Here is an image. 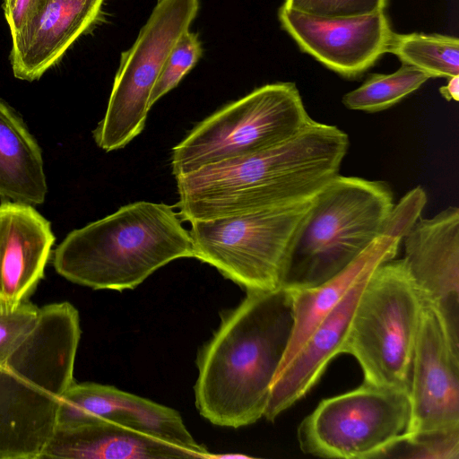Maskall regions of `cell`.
Returning a JSON list of instances; mask_svg holds the SVG:
<instances>
[{
    "instance_id": "obj_1",
    "label": "cell",
    "mask_w": 459,
    "mask_h": 459,
    "mask_svg": "<svg viewBox=\"0 0 459 459\" xmlns=\"http://www.w3.org/2000/svg\"><path fill=\"white\" fill-rule=\"evenodd\" d=\"M348 147L345 132L311 119L273 148L176 177L178 215L192 222L310 201L339 175Z\"/></svg>"
},
{
    "instance_id": "obj_2",
    "label": "cell",
    "mask_w": 459,
    "mask_h": 459,
    "mask_svg": "<svg viewBox=\"0 0 459 459\" xmlns=\"http://www.w3.org/2000/svg\"><path fill=\"white\" fill-rule=\"evenodd\" d=\"M247 293L221 315L218 329L197 357L195 406L221 427L238 429L264 417L292 330L287 289Z\"/></svg>"
},
{
    "instance_id": "obj_3",
    "label": "cell",
    "mask_w": 459,
    "mask_h": 459,
    "mask_svg": "<svg viewBox=\"0 0 459 459\" xmlns=\"http://www.w3.org/2000/svg\"><path fill=\"white\" fill-rule=\"evenodd\" d=\"M80 337L71 303L45 305L28 340L0 366V459H40L60 398L74 382Z\"/></svg>"
},
{
    "instance_id": "obj_4",
    "label": "cell",
    "mask_w": 459,
    "mask_h": 459,
    "mask_svg": "<svg viewBox=\"0 0 459 459\" xmlns=\"http://www.w3.org/2000/svg\"><path fill=\"white\" fill-rule=\"evenodd\" d=\"M194 256L190 233L173 206L139 201L71 231L52 262L71 282L121 291L173 260Z\"/></svg>"
},
{
    "instance_id": "obj_5",
    "label": "cell",
    "mask_w": 459,
    "mask_h": 459,
    "mask_svg": "<svg viewBox=\"0 0 459 459\" xmlns=\"http://www.w3.org/2000/svg\"><path fill=\"white\" fill-rule=\"evenodd\" d=\"M394 206L386 182L337 175L313 199L281 287H315L341 273L382 233Z\"/></svg>"
},
{
    "instance_id": "obj_6",
    "label": "cell",
    "mask_w": 459,
    "mask_h": 459,
    "mask_svg": "<svg viewBox=\"0 0 459 459\" xmlns=\"http://www.w3.org/2000/svg\"><path fill=\"white\" fill-rule=\"evenodd\" d=\"M422 300L403 259L379 264L357 301L342 353L353 356L364 382L409 393Z\"/></svg>"
},
{
    "instance_id": "obj_7",
    "label": "cell",
    "mask_w": 459,
    "mask_h": 459,
    "mask_svg": "<svg viewBox=\"0 0 459 459\" xmlns=\"http://www.w3.org/2000/svg\"><path fill=\"white\" fill-rule=\"evenodd\" d=\"M311 119L295 83L263 85L199 122L175 145L172 174L176 178L273 148L297 134Z\"/></svg>"
},
{
    "instance_id": "obj_8",
    "label": "cell",
    "mask_w": 459,
    "mask_h": 459,
    "mask_svg": "<svg viewBox=\"0 0 459 459\" xmlns=\"http://www.w3.org/2000/svg\"><path fill=\"white\" fill-rule=\"evenodd\" d=\"M313 199L192 221L189 233L194 257L213 266L247 291L281 288L291 246Z\"/></svg>"
},
{
    "instance_id": "obj_9",
    "label": "cell",
    "mask_w": 459,
    "mask_h": 459,
    "mask_svg": "<svg viewBox=\"0 0 459 459\" xmlns=\"http://www.w3.org/2000/svg\"><path fill=\"white\" fill-rule=\"evenodd\" d=\"M410 419L409 393L363 382L322 400L299 423L304 454L325 458L386 457L404 440Z\"/></svg>"
},
{
    "instance_id": "obj_10",
    "label": "cell",
    "mask_w": 459,
    "mask_h": 459,
    "mask_svg": "<svg viewBox=\"0 0 459 459\" xmlns=\"http://www.w3.org/2000/svg\"><path fill=\"white\" fill-rule=\"evenodd\" d=\"M198 9L199 0H158L133 46L122 53L106 113L92 132L100 149H121L142 133L163 65Z\"/></svg>"
},
{
    "instance_id": "obj_11",
    "label": "cell",
    "mask_w": 459,
    "mask_h": 459,
    "mask_svg": "<svg viewBox=\"0 0 459 459\" xmlns=\"http://www.w3.org/2000/svg\"><path fill=\"white\" fill-rule=\"evenodd\" d=\"M410 419L403 442L459 431V345L438 312L422 303L409 387Z\"/></svg>"
},
{
    "instance_id": "obj_12",
    "label": "cell",
    "mask_w": 459,
    "mask_h": 459,
    "mask_svg": "<svg viewBox=\"0 0 459 459\" xmlns=\"http://www.w3.org/2000/svg\"><path fill=\"white\" fill-rule=\"evenodd\" d=\"M403 262L422 303L440 315L459 345V209L420 216L403 238Z\"/></svg>"
},
{
    "instance_id": "obj_13",
    "label": "cell",
    "mask_w": 459,
    "mask_h": 459,
    "mask_svg": "<svg viewBox=\"0 0 459 459\" xmlns=\"http://www.w3.org/2000/svg\"><path fill=\"white\" fill-rule=\"evenodd\" d=\"M282 28L300 49L339 74L353 78L385 53L393 32L384 12L353 17H322L279 10Z\"/></svg>"
},
{
    "instance_id": "obj_14",
    "label": "cell",
    "mask_w": 459,
    "mask_h": 459,
    "mask_svg": "<svg viewBox=\"0 0 459 459\" xmlns=\"http://www.w3.org/2000/svg\"><path fill=\"white\" fill-rule=\"evenodd\" d=\"M96 420L112 421L151 435L191 451L198 458L212 457L194 439L177 411L111 385L74 381L60 398L56 425Z\"/></svg>"
},
{
    "instance_id": "obj_15",
    "label": "cell",
    "mask_w": 459,
    "mask_h": 459,
    "mask_svg": "<svg viewBox=\"0 0 459 459\" xmlns=\"http://www.w3.org/2000/svg\"><path fill=\"white\" fill-rule=\"evenodd\" d=\"M104 0H34L12 35L13 75L33 82L56 65L98 20Z\"/></svg>"
},
{
    "instance_id": "obj_16",
    "label": "cell",
    "mask_w": 459,
    "mask_h": 459,
    "mask_svg": "<svg viewBox=\"0 0 459 459\" xmlns=\"http://www.w3.org/2000/svg\"><path fill=\"white\" fill-rule=\"evenodd\" d=\"M50 222L32 205L0 204V300L16 306L36 290L52 255Z\"/></svg>"
},
{
    "instance_id": "obj_17",
    "label": "cell",
    "mask_w": 459,
    "mask_h": 459,
    "mask_svg": "<svg viewBox=\"0 0 459 459\" xmlns=\"http://www.w3.org/2000/svg\"><path fill=\"white\" fill-rule=\"evenodd\" d=\"M373 272V271H372ZM361 277L308 336L270 387L264 417L273 421L317 383L329 362L341 354L357 301L369 275Z\"/></svg>"
},
{
    "instance_id": "obj_18",
    "label": "cell",
    "mask_w": 459,
    "mask_h": 459,
    "mask_svg": "<svg viewBox=\"0 0 459 459\" xmlns=\"http://www.w3.org/2000/svg\"><path fill=\"white\" fill-rule=\"evenodd\" d=\"M176 459L195 454L151 435L108 420L56 429L40 459Z\"/></svg>"
},
{
    "instance_id": "obj_19",
    "label": "cell",
    "mask_w": 459,
    "mask_h": 459,
    "mask_svg": "<svg viewBox=\"0 0 459 459\" xmlns=\"http://www.w3.org/2000/svg\"><path fill=\"white\" fill-rule=\"evenodd\" d=\"M48 191L42 152L23 120L0 99V196L39 205Z\"/></svg>"
},
{
    "instance_id": "obj_20",
    "label": "cell",
    "mask_w": 459,
    "mask_h": 459,
    "mask_svg": "<svg viewBox=\"0 0 459 459\" xmlns=\"http://www.w3.org/2000/svg\"><path fill=\"white\" fill-rule=\"evenodd\" d=\"M385 52L403 64L427 73L431 78L459 75V40L439 34L391 33Z\"/></svg>"
},
{
    "instance_id": "obj_21",
    "label": "cell",
    "mask_w": 459,
    "mask_h": 459,
    "mask_svg": "<svg viewBox=\"0 0 459 459\" xmlns=\"http://www.w3.org/2000/svg\"><path fill=\"white\" fill-rule=\"evenodd\" d=\"M429 78L427 73L403 64L393 74H371L359 88L346 93L342 103L351 110L381 111L418 90Z\"/></svg>"
},
{
    "instance_id": "obj_22",
    "label": "cell",
    "mask_w": 459,
    "mask_h": 459,
    "mask_svg": "<svg viewBox=\"0 0 459 459\" xmlns=\"http://www.w3.org/2000/svg\"><path fill=\"white\" fill-rule=\"evenodd\" d=\"M41 307L25 300L10 306L0 300V366L9 362L36 328Z\"/></svg>"
},
{
    "instance_id": "obj_23",
    "label": "cell",
    "mask_w": 459,
    "mask_h": 459,
    "mask_svg": "<svg viewBox=\"0 0 459 459\" xmlns=\"http://www.w3.org/2000/svg\"><path fill=\"white\" fill-rule=\"evenodd\" d=\"M203 54L196 33L186 31L171 49L150 98V106L178 86L183 77L195 65Z\"/></svg>"
},
{
    "instance_id": "obj_24",
    "label": "cell",
    "mask_w": 459,
    "mask_h": 459,
    "mask_svg": "<svg viewBox=\"0 0 459 459\" xmlns=\"http://www.w3.org/2000/svg\"><path fill=\"white\" fill-rule=\"evenodd\" d=\"M386 0H285L283 5L322 17H353L384 11Z\"/></svg>"
},
{
    "instance_id": "obj_25",
    "label": "cell",
    "mask_w": 459,
    "mask_h": 459,
    "mask_svg": "<svg viewBox=\"0 0 459 459\" xmlns=\"http://www.w3.org/2000/svg\"><path fill=\"white\" fill-rule=\"evenodd\" d=\"M409 450L406 457L424 459H458L459 431L437 433L401 442Z\"/></svg>"
},
{
    "instance_id": "obj_26",
    "label": "cell",
    "mask_w": 459,
    "mask_h": 459,
    "mask_svg": "<svg viewBox=\"0 0 459 459\" xmlns=\"http://www.w3.org/2000/svg\"><path fill=\"white\" fill-rule=\"evenodd\" d=\"M33 2L34 0H15L11 11L4 15L11 35L20 29Z\"/></svg>"
},
{
    "instance_id": "obj_27",
    "label": "cell",
    "mask_w": 459,
    "mask_h": 459,
    "mask_svg": "<svg viewBox=\"0 0 459 459\" xmlns=\"http://www.w3.org/2000/svg\"><path fill=\"white\" fill-rule=\"evenodd\" d=\"M448 79L447 84L440 88V92L447 100L457 101L459 100V75Z\"/></svg>"
},
{
    "instance_id": "obj_28",
    "label": "cell",
    "mask_w": 459,
    "mask_h": 459,
    "mask_svg": "<svg viewBox=\"0 0 459 459\" xmlns=\"http://www.w3.org/2000/svg\"><path fill=\"white\" fill-rule=\"evenodd\" d=\"M249 456H247L245 455H241V454H230V455H212V458H224V459H229V458H248Z\"/></svg>"
},
{
    "instance_id": "obj_29",
    "label": "cell",
    "mask_w": 459,
    "mask_h": 459,
    "mask_svg": "<svg viewBox=\"0 0 459 459\" xmlns=\"http://www.w3.org/2000/svg\"><path fill=\"white\" fill-rule=\"evenodd\" d=\"M15 0H3L4 14H7L13 6Z\"/></svg>"
}]
</instances>
